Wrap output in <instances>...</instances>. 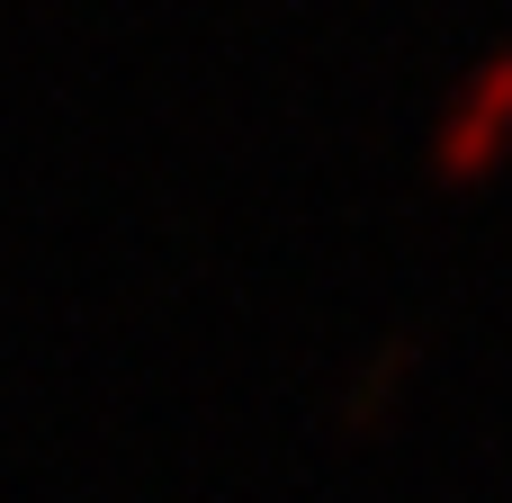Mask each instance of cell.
<instances>
[{
    "mask_svg": "<svg viewBox=\"0 0 512 503\" xmlns=\"http://www.w3.org/2000/svg\"><path fill=\"white\" fill-rule=\"evenodd\" d=\"M504 135H512V45L450 99V117H441V135H432V162H441L450 180H477V171L504 153Z\"/></svg>",
    "mask_w": 512,
    "mask_h": 503,
    "instance_id": "obj_1",
    "label": "cell"
},
{
    "mask_svg": "<svg viewBox=\"0 0 512 503\" xmlns=\"http://www.w3.org/2000/svg\"><path fill=\"white\" fill-rule=\"evenodd\" d=\"M414 369H423V324H405V333H387V342L369 351V369L342 387L333 423H342V432H378V423L396 414V396L414 387Z\"/></svg>",
    "mask_w": 512,
    "mask_h": 503,
    "instance_id": "obj_2",
    "label": "cell"
}]
</instances>
